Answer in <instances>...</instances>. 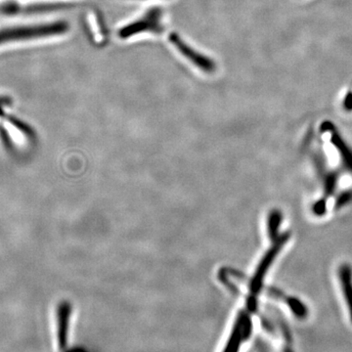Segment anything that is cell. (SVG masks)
I'll return each mask as SVG.
<instances>
[{"label": "cell", "mask_w": 352, "mask_h": 352, "mask_svg": "<svg viewBox=\"0 0 352 352\" xmlns=\"http://www.w3.org/2000/svg\"><path fill=\"white\" fill-rule=\"evenodd\" d=\"M68 30L66 23H53L50 25H32V27H14L0 30V45L28 39L45 38L64 34Z\"/></svg>", "instance_id": "6da1fadb"}, {"label": "cell", "mask_w": 352, "mask_h": 352, "mask_svg": "<svg viewBox=\"0 0 352 352\" xmlns=\"http://www.w3.org/2000/svg\"><path fill=\"white\" fill-rule=\"evenodd\" d=\"M289 237V234H285L282 235L279 239L276 240L274 245L266 252L265 256L261 259V263H259L258 270L254 273V276L252 277L251 282V287H250V291H251L252 296H256V294L261 292V287H263L264 276H265L266 272L270 270L271 264L274 261L277 254H279L280 250L283 248V245L286 244Z\"/></svg>", "instance_id": "7a4b0ae2"}, {"label": "cell", "mask_w": 352, "mask_h": 352, "mask_svg": "<svg viewBox=\"0 0 352 352\" xmlns=\"http://www.w3.org/2000/svg\"><path fill=\"white\" fill-rule=\"evenodd\" d=\"M160 12L155 10L150 11L149 14L146 16L145 19L138 21L135 24L129 25L124 28L120 32V36L122 38H129V36H133L138 32H142L143 31H149L154 32H159L161 31V24L159 23Z\"/></svg>", "instance_id": "3957f363"}, {"label": "cell", "mask_w": 352, "mask_h": 352, "mask_svg": "<svg viewBox=\"0 0 352 352\" xmlns=\"http://www.w3.org/2000/svg\"><path fill=\"white\" fill-rule=\"evenodd\" d=\"M64 6L57 4H36V6H22L18 3H0V14L16 15V14H31L48 12V11L59 10Z\"/></svg>", "instance_id": "277c9868"}, {"label": "cell", "mask_w": 352, "mask_h": 352, "mask_svg": "<svg viewBox=\"0 0 352 352\" xmlns=\"http://www.w3.org/2000/svg\"><path fill=\"white\" fill-rule=\"evenodd\" d=\"M170 38L171 41L175 44L176 47L184 54V56L191 60L199 68L203 69L204 71L208 72V73H212V72L214 71L215 65L214 62L210 61L208 58L201 56V54H198L196 51L189 48V46L183 43L182 41H180L179 38H176L175 36H171Z\"/></svg>", "instance_id": "5b68a950"}, {"label": "cell", "mask_w": 352, "mask_h": 352, "mask_svg": "<svg viewBox=\"0 0 352 352\" xmlns=\"http://www.w3.org/2000/svg\"><path fill=\"white\" fill-rule=\"evenodd\" d=\"M340 280L352 322V270L349 264L340 266Z\"/></svg>", "instance_id": "8992f818"}, {"label": "cell", "mask_w": 352, "mask_h": 352, "mask_svg": "<svg viewBox=\"0 0 352 352\" xmlns=\"http://www.w3.org/2000/svg\"><path fill=\"white\" fill-rule=\"evenodd\" d=\"M332 142L339 149L344 163L346 164L349 170H352V152L349 150V148L346 147V145L344 144V141L342 140V138H340L337 132H332Z\"/></svg>", "instance_id": "52a82bcc"}, {"label": "cell", "mask_w": 352, "mask_h": 352, "mask_svg": "<svg viewBox=\"0 0 352 352\" xmlns=\"http://www.w3.org/2000/svg\"><path fill=\"white\" fill-rule=\"evenodd\" d=\"M282 214L279 210H273L268 219V232L271 240H277L278 230L281 224Z\"/></svg>", "instance_id": "ba28073f"}, {"label": "cell", "mask_w": 352, "mask_h": 352, "mask_svg": "<svg viewBox=\"0 0 352 352\" xmlns=\"http://www.w3.org/2000/svg\"><path fill=\"white\" fill-rule=\"evenodd\" d=\"M326 210V204L324 201H318L316 205L314 206V212L316 214L321 215L325 212Z\"/></svg>", "instance_id": "9c48e42d"}, {"label": "cell", "mask_w": 352, "mask_h": 352, "mask_svg": "<svg viewBox=\"0 0 352 352\" xmlns=\"http://www.w3.org/2000/svg\"><path fill=\"white\" fill-rule=\"evenodd\" d=\"M11 99L9 97L0 96V106L2 105H11Z\"/></svg>", "instance_id": "30bf717a"}]
</instances>
